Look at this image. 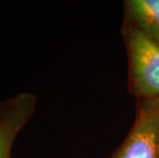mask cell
Instances as JSON below:
<instances>
[{
	"mask_svg": "<svg viewBox=\"0 0 159 158\" xmlns=\"http://www.w3.org/2000/svg\"><path fill=\"white\" fill-rule=\"evenodd\" d=\"M121 34L127 58L128 92L136 102L159 97V43L123 21Z\"/></svg>",
	"mask_w": 159,
	"mask_h": 158,
	"instance_id": "1",
	"label": "cell"
},
{
	"mask_svg": "<svg viewBox=\"0 0 159 158\" xmlns=\"http://www.w3.org/2000/svg\"><path fill=\"white\" fill-rule=\"evenodd\" d=\"M37 97L22 93L0 102V158H11L16 136L34 114Z\"/></svg>",
	"mask_w": 159,
	"mask_h": 158,
	"instance_id": "3",
	"label": "cell"
},
{
	"mask_svg": "<svg viewBox=\"0 0 159 158\" xmlns=\"http://www.w3.org/2000/svg\"><path fill=\"white\" fill-rule=\"evenodd\" d=\"M123 21L159 43V0H126Z\"/></svg>",
	"mask_w": 159,
	"mask_h": 158,
	"instance_id": "4",
	"label": "cell"
},
{
	"mask_svg": "<svg viewBox=\"0 0 159 158\" xmlns=\"http://www.w3.org/2000/svg\"><path fill=\"white\" fill-rule=\"evenodd\" d=\"M106 158H159V97L137 102L129 132Z\"/></svg>",
	"mask_w": 159,
	"mask_h": 158,
	"instance_id": "2",
	"label": "cell"
}]
</instances>
